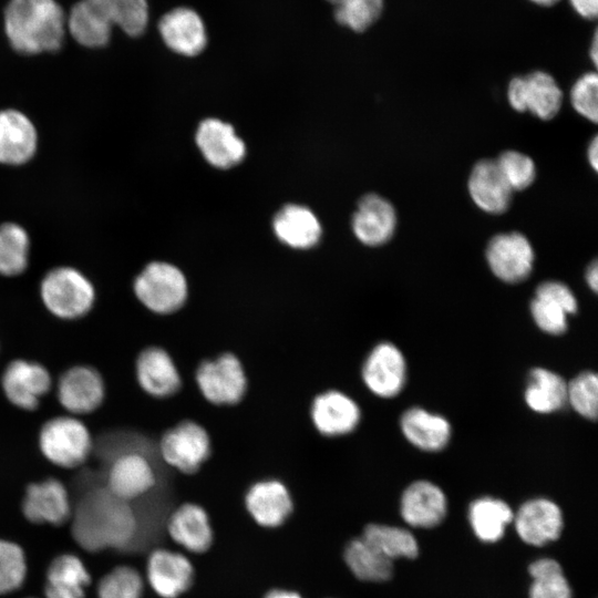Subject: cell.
<instances>
[{
	"label": "cell",
	"instance_id": "4316f807",
	"mask_svg": "<svg viewBox=\"0 0 598 598\" xmlns=\"http://www.w3.org/2000/svg\"><path fill=\"white\" fill-rule=\"evenodd\" d=\"M401 514L415 527H433L446 514V498L442 489L427 481L412 483L403 493Z\"/></svg>",
	"mask_w": 598,
	"mask_h": 598
},
{
	"label": "cell",
	"instance_id": "44dd1931",
	"mask_svg": "<svg viewBox=\"0 0 598 598\" xmlns=\"http://www.w3.org/2000/svg\"><path fill=\"white\" fill-rule=\"evenodd\" d=\"M189 560L166 549H157L147 561V579L153 590L163 598H176L189 588L193 581Z\"/></svg>",
	"mask_w": 598,
	"mask_h": 598
},
{
	"label": "cell",
	"instance_id": "cb8c5ba5",
	"mask_svg": "<svg viewBox=\"0 0 598 598\" xmlns=\"http://www.w3.org/2000/svg\"><path fill=\"white\" fill-rule=\"evenodd\" d=\"M158 30L166 45L183 55L200 53L207 42L202 19L187 8H177L166 13L158 23Z\"/></svg>",
	"mask_w": 598,
	"mask_h": 598
},
{
	"label": "cell",
	"instance_id": "8992f818",
	"mask_svg": "<svg viewBox=\"0 0 598 598\" xmlns=\"http://www.w3.org/2000/svg\"><path fill=\"white\" fill-rule=\"evenodd\" d=\"M133 290L150 311L168 315L177 311L187 299V281L174 265L152 261L137 275Z\"/></svg>",
	"mask_w": 598,
	"mask_h": 598
},
{
	"label": "cell",
	"instance_id": "ba28073f",
	"mask_svg": "<svg viewBox=\"0 0 598 598\" xmlns=\"http://www.w3.org/2000/svg\"><path fill=\"white\" fill-rule=\"evenodd\" d=\"M511 106L518 112L528 111L540 120H551L559 112L563 92L555 79L535 71L511 80L507 87Z\"/></svg>",
	"mask_w": 598,
	"mask_h": 598
},
{
	"label": "cell",
	"instance_id": "681fc988",
	"mask_svg": "<svg viewBox=\"0 0 598 598\" xmlns=\"http://www.w3.org/2000/svg\"><path fill=\"white\" fill-rule=\"evenodd\" d=\"M530 1L539 6H551V4H555L559 0H530Z\"/></svg>",
	"mask_w": 598,
	"mask_h": 598
},
{
	"label": "cell",
	"instance_id": "ac0fdd59",
	"mask_svg": "<svg viewBox=\"0 0 598 598\" xmlns=\"http://www.w3.org/2000/svg\"><path fill=\"white\" fill-rule=\"evenodd\" d=\"M395 227V208L388 199L377 194H368L360 199L352 217V229L362 244L383 245L391 239Z\"/></svg>",
	"mask_w": 598,
	"mask_h": 598
},
{
	"label": "cell",
	"instance_id": "e0dca14e",
	"mask_svg": "<svg viewBox=\"0 0 598 598\" xmlns=\"http://www.w3.org/2000/svg\"><path fill=\"white\" fill-rule=\"evenodd\" d=\"M310 415L320 434L340 436L357 427L361 412L357 402L349 395L341 391L329 390L315 398Z\"/></svg>",
	"mask_w": 598,
	"mask_h": 598
},
{
	"label": "cell",
	"instance_id": "d6986e66",
	"mask_svg": "<svg viewBox=\"0 0 598 598\" xmlns=\"http://www.w3.org/2000/svg\"><path fill=\"white\" fill-rule=\"evenodd\" d=\"M154 484L155 473L150 461L137 452H127L116 456L106 476V488L126 502L142 496Z\"/></svg>",
	"mask_w": 598,
	"mask_h": 598
},
{
	"label": "cell",
	"instance_id": "f907efd6",
	"mask_svg": "<svg viewBox=\"0 0 598 598\" xmlns=\"http://www.w3.org/2000/svg\"><path fill=\"white\" fill-rule=\"evenodd\" d=\"M327 1H329L330 3L337 6V4L339 3L340 0H327Z\"/></svg>",
	"mask_w": 598,
	"mask_h": 598
},
{
	"label": "cell",
	"instance_id": "277c9868",
	"mask_svg": "<svg viewBox=\"0 0 598 598\" xmlns=\"http://www.w3.org/2000/svg\"><path fill=\"white\" fill-rule=\"evenodd\" d=\"M40 297L47 310L62 320H75L94 306L95 288L79 269L61 266L49 270L40 283Z\"/></svg>",
	"mask_w": 598,
	"mask_h": 598
},
{
	"label": "cell",
	"instance_id": "d4e9b609",
	"mask_svg": "<svg viewBox=\"0 0 598 598\" xmlns=\"http://www.w3.org/2000/svg\"><path fill=\"white\" fill-rule=\"evenodd\" d=\"M515 526L525 543L540 546L559 536L563 517L559 507L551 501L532 499L518 509Z\"/></svg>",
	"mask_w": 598,
	"mask_h": 598
},
{
	"label": "cell",
	"instance_id": "d590c367",
	"mask_svg": "<svg viewBox=\"0 0 598 598\" xmlns=\"http://www.w3.org/2000/svg\"><path fill=\"white\" fill-rule=\"evenodd\" d=\"M362 538L390 560L417 555L415 538L403 528L372 524L365 527Z\"/></svg>",
	"mask_w": 598,
	"mask_h": 598
},
{
	"label": "cell",
	"instance_id": "836d02e7",
	"mask_svg": "<svg viewBox=\"0 0 598 598\" xmlns=\"http://www.w3.org/2000/svg\"><path fill=\"white\" fill-rule=\"evenodd\" d=\"M512 519V509L501 499L483 497L471 504V525L477 537L484 542L499 539Z\"/></svg>",
	"mask_w": 598,
	"mask_h": 598
},
{
	"label": "cell",
	"instance_id": "9a60e30c",
	"mask_svg": "<svg viewBox=\"0 0 598 598\" xmlns=\"http://www.w3.org/2000/svg\"><path fill=\"white\" fill-rule=\"evenodd\" d=\"M577 311L573 291L563 282L548 280L536 288L530 302V313L537 327L550 334L567 330V317Z\"/></svg>",
	"mask_w": 598,
	"mask_h": 598
},
{
	"label": "cell",
	"instance_id": "484cf974",
	"mask_svg": "<svg viewBox=\"0 0 598 598\" xmlns=\"http://www.w3.org/2000/svg\"><path fill=\"white\" fill-rule=\"evenodd\" d=\"M247 511L261 526L281 525L292 511V499L288 488L277 480L255 483L245 497Z\"/></svg>",
	"mask_w": 598,
	"mask_h": 598
},
{
	"label": "cell",
	"instance_id": "4fadbf2b",
	"mask_svg": "<svg viewBox=\"0 0 598 598\" xmlns=\"http://www.w3.org/2000/svg\"><path fill=\"white\" fill-rule=\"evenodd\" d=\"M105 384L99 371L89 365L68 369L59 379L56 398L71 414H89L103 402Z\"/></svg>",
	"mask_w": 598,
	"mask_h": 598
},
{
	"label": "cell",
	"instance_id": "7bdbcfd3",
	"mask_svg": "<svg viewBox=\"0 0 598 598\" xmlns=\"http://www.w3.org/2000/svg\"><path fill=\"white\" fill-rule=\"evenodd\" d=\"M574 109L585 118L596 123L598 118V76L595 72L582 74L570 91Z\"/></svg>",
	"mask_w": 598,
	"mask_h": 598
},
{
	"label": "cell",
	"instance_id": "30bf717a",
	"mask_svg": "<svg viewBox=\"0 0 598 598\" xmlns=\"http://www.w3.org/2000/svg\"><path fill=\"white\" fill-rule=\"evenodd\" d=\"M51 385L52 379L47 368L24 359L11 361L1 377V386L8 401L25 411L35 410Z\"/></svg>",
	"mask_w": 598,
	"mask_h": 598
},
{
	"label": "cell",
	"instance_id": "ab89813d",
	"mask_svg": "<svg viewBox=\"0 0 598 598\" xmlns=\"http://www.w3.org/2000/svg\"><path fill=\"white\" fill-rule=\"evenodd\" d=\"M383 0H340L336 6V20L349 29L361 32L380 17Z\"/></svg>",
	"mask_w": 598,
	"mask_h": 598
},
{
	"label": "cell",
	"instance_id": "d6a6232c",
	"mask_svg": "<svg viewBox=\"0 0 598 598\" xmlns=\"http://www.w3.org/2000/svg\"><path fill=\"white\" fill-rule=\"evenodd\" d=\"M344 559L357 578L384 581L392 576V560L383 556L362 537L352 540L344 550Z\"/></svg>",
	"mask_w": 598,
	"mask_h": 598
},
{
	"label": "cell",
	"instance_id": "f35d334b",
	"mask_svg": "<svg viewBox=\"0 0 598 598\" xmlns=\"http://www.w3.org/2000/svg\"><path fill=\"white\" fill-rule=\"evenodd\" d=\"M143 580L130 566H118L101 578L97 598H142Z\"/></svg>",
	"mask_w": 598,
	"mask_h": 598
},
{
	"label": "cell",
	"instance_id": "4dcf8cb0",
	"mask_svg": "<svg viewBox=\"0 0 598 598\" xmlns=\"http://www.w3.org/2000/svg\"><path fill=\"white\" fill-rule=\"evenodd\" d=\"M276 236L286 245L305 249L315 246L321 235L315 214L305 206L287 205L274 218Z\"/></svg>",
	"mask_w": 598,
	"mask_h": 598
},
{
	"label": "cell",
	"instance_id": "f1b7e54d",
	"mask_svg": "<svg viewBox=\"0 0 598 598\" xmlns=\"http://www.w3.org/2000/svg\"><path fill=\"white\" fill-rule=\"evenodd\" d=\"M90 581V574L76 555L61 554L48 567L44 594L47 598H84Z\"/></svg>",
	"mask_w": 598,
	"mask_h": 598
},
{
	"label": "cell",
	"instance_id": "1f68e13d",
	"mask_svg": "<svg viewBox=\"0 0 598 598\" xmlns=\"http://www.w3.org/2000/svg\"><path fill=\"white\" fill-rule=\"evenodd\" d=\"M525 401L537 413H551L567 403V382L557 373L535 368L530 371Z\"/></svg>",
	"mask_w": 598,
	"mask_h": 598
},
{
	"label": "cell",
	"instance_id": "83f0119b",
	"mask_svg": "<svg viewBox=\"0 0 598 598\" xmlns=\"http://www.w3.org/2000/svg\"><path fill=\"white\" fill-rule=\"evenodd\" d=\"M400 425L403 435L412 445L427 452L444 448L451 437L448 421L422 408L406 410Z\"/></svg>",
	"mask_w": 598,
	"mask_h": 598
},
{
	"label": "cell",
	"instance_id": "816d5d0a",
	"mask_svg": "<svg viewBox=\"0 0 598 598\" xmlns=\"http://www.w3.org/2000/svg\"><path fill=\"white\" fill-rule=\"evenodd\" d=\"M29 598H33V597H29Z\"/></svg>",
	"mask_w": 598,
	"mask_h": 598
},
{
	"label": "cell",
	"instance_id": "3957f363",
	"mask_svg": "<svg viewBox=\"0 0 598 598\" xmlns=\"http://www.w3.org/2000/svg\"><path fill=\"white\" fill-rule=\"evenodd\" d=\"M66 17L55 0H10L4 10V29L11 47L22 54L61 49Z\"/></svg>",
	"mask_w": 598,
	"mask_h": 598
},
{
	"label": "cell",
	"instance_id": "bcb514c9",
	"mask_svg": "<svg viewBox=\"0 0 598 598\" xmlns=\"http://www.w3.org/2000/svg\"><path fill=\"white\" fill-rule=\"evenodd\" d=\"M588 161L590 166L597 171L598 169V138L595 136L592 141L589 143L588 151Z\"/></svg>",
	"mask_w": 598,
	"mask_h": 598
},
{
	"label": "cell",
	"instance_id": "5bb4252c",
	"mask_svg": "<svg viewBox=\"0 0 598 598\" xmlns=\"http://www.w3.org/2000/svg\"><path fill=\"white\" fill-rule=\"evenodd\" d=\"M22 513L34 524L62 525L71 515L66 487L56 478L29 484L22 499Z\"/></svg>",
	"mask_w": 598,
	"mask_h": 598
},
{
	"label": "cell",
	"instance_id": "5b68a950",
	"mask_svg": "<svg viewBox=\"0 0 598 598\" xmlns=\"http://www.w3.org/2000/svg\"><path fill=\"white\" fill-rule=\"evenodd\" d=\"M39 448L55 466L74 468L87 460L92 437L86 425L75 416H55L42 425Z\"/></svg>",
	"mask_w": 598,
	"mask_h": 598
},
{
	"label": "cell",
	"instance_id": "f6af8a7d",
	"mask_svg": "<svg viewBox=\"0 0 598 598\" xmlns=\"http://www.w3.org/2000/svg\"><path fill=\"white\" fill-rule=\"evenodd\" d=\"M586 281L591 290L595 292L598 288V266L597 261H592L586 271Z\"/></svg>",
	"mask_w": 598,
	"mask_h": 598
},
{
	"label": "cell",
	"instance_id": "6da1fadb",
	"mask_svg": "<svg viewBox=\"0 0 598 598\" xmlns=\"http://www.w3.org/2000/svg\"><path fill=\"white\" fill-rule=\"evenodd\" d=\"M137 528V518L128 502L103 487L86 493L79 502L71 530L80 547L97 553L128 547Z\"/></svg>",
	"mask_w": 598,
	"mask_h": 598
},
{
	"label": "cell",
	"instance_id": "52a82bcc",
	"mask_svg": "<svg viewBox=\"0 0 598 598\" xmlns=\"http://www.w3.org/2000/svg\"><path fill=\"white\" fill-rule=\"evenodd\" d=\"M195 378L203 396L216 405L238 403L247 388L243 364L233 353L203 361Z\"/></svg>",
	"mask_w": 598,
	"mask_h": 598
},
{
	"label": "cell",
	"instance_id": "7a4b0ae2",
	"mask_svg": "<svg viewBox=\"0 0 598 598\" xmlns=\"http://www.w3.org/2000/svg\"><path fill=\"white\" fill-rule=\"evenodd\" d=\"M147 21L146 0H81L70 10L66 28L79 44L102 48L109 43L114 25L138 37Z\"/></svg>",
	"mask_w": 598,
	"mask_h": 598
},
{
	"label": "cell",
	"instance_id": "60d3db41",
	"mask_svg": "<svg viewBox=\"0 0 598 598\" xmlns=\"http://www.w3.org/2000/svg\"><path fill=\"white\" fill-rule=\"evenodd\" d=\"M567 402L586 419L595 420L598 410V377L586 371L567 383Z\"/></svg>",
	"mask_w": 598,
	"mask_h": 598
},
{
	"label": "cell",
	"instance_id": "9c48e42d",
	"mask_svg": "<svg viewBox=\"0 0 598 598\" xmlns=\"http://www.w3.org/2000/svg\"><path fill=\"white\" fill-rule=\"evenodd\" d=\"M159 452L167 464L183 473L192 474L209 456V435L200 424L189 420L183 421L164 433Z\"/></svg>",
	"mask_w": 598,
	"mask_h": 598
},
{
	"label": "cell",
	"instance_id": "7402d4cb",
	"mask_svg": "<svg viewBox=\"0 0 598 598\" xmlns=\"http://www.w3.org/2000/svg\"><path fill=\"white\" fill-rule=\"evenodd\" d=\"M196 143L204 157L219 168L231 167L245 156V144L233 126L217 118H207L199 124Z\"/></svg>",
	"mask_w": 598,
	"mask_h": 598
},
{
	"label": "cell",
	"instance_id": "ffe728a7",
	"mask_svg": "<svg viewBox=\"0 0 598 598\" xmlns=\"http://www.w3.org/2000/svg\"><path fill=\"white\" fill-rule=\"evenodd\" d=\"M135 371L140 386L154 398L171 396L182 384L172 357L159 347L144 349L136 359Z\"/></svg>",
	"mask_w": 598,
	"mask_h": 598
},
{
	"label": "cell",
	"instance_id": "8fae6325",
	"mask_svg": "<svg viewBox=\"0 0 598 598\" xmlns=\"http://www.w3.org/2000/svg\"><path fill=\"white\" fill-rule=\"evenodd\" d=\"M534 249L520 233L494 236L486 248V260L492 272L501 280L516 283L525 280L534 265Z\"/></svg>",
	"mask_w": 598,
	"mask_h": 598
},
{
	"label": "cell",
	"instance_id": "b9f144b4",
	"mask_svg": "<svg viewBox=\"0 0 598 598\" xmlns=\"http://www.w3.org/2000/svg\"><path fill=\"white\" fill-rule=\"evenodd\" d=\"M495 161L513 192L523 190L535 181L536 166L528 155L505 151Z\"/></svg>",
	"mask_w": 598,
	"mask_h": 598
},
{
	"label": "cell",
	"instance_id": "ee69618b",
	"mask_svg": "<svg viewBox=\"0 0 598 598\" xmlns=\"http://www.w3.org/2000/svg\"><path fill=\"white\" fill-rule=\"evenodd\" d=\"M574 10L585 19H595L598 13V0H569Z\"/></svg>",
	"mask_w": 598,
	"mask_h": 598
},
{
	"label": "cell",
	"instance_id": "e575fe53",
	"mask_svg": "<svg viewBox=\"0 0 598 598\" xmlns=\"http://www.w3.org/2000/svg\"><path fill=\"white\" fill-rule=\"evenodd\" d=\"M30 237L28 231L17 223L0 225V275L14 277L28 267Z\"/></svg>",
	"mask_w": 598,
	"mask_h": 598
},
{
	"label": "cell",
	"instance_id": "c3c4849f",
	"mask_svg": "<svg viewBox=\"0 0 598 598\" xmlns=\"http://www.w3.org/2000/svg\"><path fill=\"white\" fill-rule=\"evenodd\" d=\"M598 39H597V34L595 33L594 35V39H592V43H591V47H590V56H591V60L594 62L595 65H597V58H598Z\"/></svg>",
	"mask_w": 598,
	"mask_h": 598
},
{
	"label": "cell",
	"instance_id": "7dc6e473",
	"mask_svg": "<svg viewBox=\"0 0 598 598\" xmlns=\"http://www.w3.org/2000/svg\"><path fill=\"white\" fill-rule=\"evenodd\" d=\"M265 598H301L297 592L276 589L270 592Z\"/></svg>",
	"mask_w": 598,
	"mask_h": 598
},
{
	"label": "cell",
	"instance_id": "8d00e7d4",
	"mask_svg": "<svg viewBox=\"0 0 598 598\" xmlns=\"http://www.w3.org/2000/svg\"><path fill=\"white\" fill-rule=\"evenodd\" d=\"M534 579L530 598H571L570 587L559 564L553 559H540L529 566Z\"/></svg>",
	"mask_w": 598,
	"mask_h": 598
},
{
	"label": "cell",
	"instance_id": "603a6c76",
	"mask_svg": "<svg viewBox=\"0 0 598 598\" xmlns=\"http://www.w3.org/2000/svg\"><path fill=\"white\" fill-rule=\"evenodd\" d=\"M467 187L476 206L488 214H502L511 204L513 190L496 161L477 162L470 174Z\"/></svg>",
	"mask_w": 598,
	"mask_h": 598
},
{
	"label": "cell",
	"instance_id": "7c38bea8",
	"mask_svg": "<svg viewBox=\"0 0 598 598\" xmlns=\"http://www.w3.org/2000/svg\"><path fill=\"white\" fill-rule=\"evenodd\" d=\"M362 379L367 388L381 398L398 395L406 379V363L400 349L390 342L377 344L362 367Z\"/></svg>",
	"mask_w": 598,
	"mask_h": 598
},
{
	"label": "cell",
	"instance_id": "f546056e",
	"mask_svg": "<svg viewBox=\"0 0 598 598\" xmlns=\"http://www.w3.org/2000/svg\"><path fill=\"white\" fill-rule=\"evenodd\" d=\"M171 537L193 553H203L212 544L213 533L204 508L196 504H184L171 516L168 522Z\"/></svg>",
	"mask_w": 598,
	"mask_h": 598
},
{
	"label": "cell",
	"instance_id": "74e56055",
	"mask_svg": "<svg viewBox=\"0 0 598 598\" xmlns=\"http://www.w3.org/2000/svg\"><path fill=\"white\" fill-rule=\"evenodd\" d=\"M27 559L16 543L0 539V595L18 590L24 582Z\"/></svg>",
	"mask_w": 598,
	"mask_h": 598
},
{
	"label": "cell",
	"instance_id": "2e32d148",
	"mask_svg": "<svg viewBox=\"0 0 598 598\" xmlns=\"http://www.w3.org/2000/svg\"><path fill=\"white\" fill-rule=\"evenodd\" d=\"M39 145L31 118L14 109L0 110V164L19 166L30 162Z\"/></svg>",
	"mask_w": 598,
	"mask_h": 598
}]
</instances>
